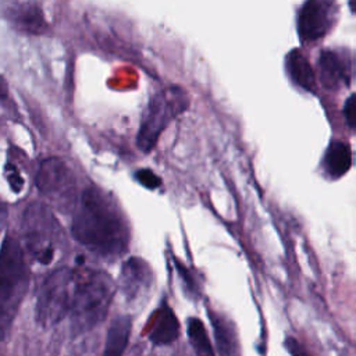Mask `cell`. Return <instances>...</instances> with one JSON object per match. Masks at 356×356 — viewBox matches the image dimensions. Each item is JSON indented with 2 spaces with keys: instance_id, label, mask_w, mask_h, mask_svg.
Segmentation results:
<instances>
[{
  "instance_id": "obj_1",
  "label": "cell",
  "mask_w": 356,
  "mask_h": 356,
  "mask_svg": "<svg viewBox=\"0 0 356 356\" xmlns=\"http://www.w3.org/2000/svg\"><path fill=\"white\" fill-rule=\"evenodd\" d=\"M71 232L93 254L114 260L128 250V222L110 193L99 186L86 188L75 207Z\"/></svg>"
},
{
  "instance_id": "obj_2",
  "label": "cell",
  "mask_w": 356,
  "mask_h": 356,
  "mask_svg": "<svg viewBox=\"0 0 356 356\" xmlns=\"http://www.w3.org/2000/svg\"><path fill=\"white\" fill-rule=\"evenodd\" d=\"M28 286L24 250L13 236H6L0 246V341L8 332Z\"/></svg>"
},
{
  "instance_id": "obj_3",
  "label": "cell",
  "mask_w": 356,
  "mask_h": 356,
  "mask_svg": "<svg viewBox=\"0 0 356 356\" xmlns=\"http://www.w3.org/2000/svg\"><path fill=\"white\" fill-rule=\"evenodd\" d=\"M115 293L113 278L104 271L85 274L74 289L71 327L74 334H83L103 321Z\"/></svg>"
},
{
  "instance_id": "obj_4",
  "label": "cell",
  "mask_w": 356,
  "mask_h": 356,
  "mask_svg": "<svg viewBox=\"0 0 356 356\" xmlns=\"http://www.w3.org/2000/svg\"><path fill=\"white\" fill-rule=\"evenodd\" d=\"M22 236L31 257L40 264H50L63 243V229L40 202L31 203L22 217Z\"/></svg>"
},
{
  "instance_id": "obj_5",
  "label": "cell",
  "mask_w": 356,
  "mask_h": 356,
  "mask_svg": "<svg viewBox=\"0 0 356 356\" xmlns=\"http://www.w3.org/2000/svg\"><path fill=\"white\" fill-rule=\"evenodd\" d=\"M189 97L179 86H170L157 92L147 103L138 129L136 145L147 153L150 152L167 125L186 110Z\"/></svg>"
},
{
  "instance_id": "obj_6",
  "label": "cell",
  "mask_w": 356,
  "mask_h": 356,
  "mask_svg": "<svg viewBox=\"0 0 356 356\" xmlns=\"http://www.w3.org/2000/svg\"><path fill=\"white\" fill-rule=\"evenodd\" d=\"M74 281V273L68 267H58L43 280L35 306L39 324L50 327L64 318L71 309Z\"/></svg>"
},
{
  "instance_id": "obj_7",
  "label": "cell",
  "mask_w": 356,
  "mask_h": 356,
  "mask_svg": "<svg viewBox=\"0 0 356 356\" xmlns=\"http://www.w3.org/2000/svg\"><path fill=\"white\" fill-rule=\"evenodd\" d=\"M36 186L58 209H74L78 202L75 197L74 172L58 157H49L40 163L36 174Z\"/></svg>"
},
{
  "instance_id": "obj_8",
  "label": "cell",
  "mask_w": 356,
  "mask_h": 356,
  "mask_svg": "<svg viewBox=\"0 0 356 356\" xmlns=\"http://www.w3.org/2000/svg\"><path fill=\"white\" fill-rule=\"evenodd\" d=\"M152 268L140 257H129L124 261L120 274V288L128 302H136L152 286Z\"/></svg>"
},
{
  "instance_id": "obj_9",
  "label": "cell",
  "mask_w": 356,
  "mask_h": 356,
  "mask_svg": "<svg viewBox=\"0 0 356 356\" xmlns=\"http://www.w3.org/2000/svg\"><path fill=\"white\" fill-rule=\"evenodd\" d=\"M328 6V3L317 0L303 4L298 19V31L303 40H316L325 35L331 24Z\"/></svg>"
},
{
  "instance_id": "obj_10",
  "label": "cell",
  "mask_w": 356,
  "mask_h": 356,
  "mask_svg": "<svg viewBox=\"0 0 356 356\" xmlns=\"http://www.w3.org/2000/svg\"><path fill=\"white\" fill-rule=\"evenodd\" d=\"M13 25L25 33L39 35L46 31L47 22L42 8L35 3H18L7 10Z\"/></svg>"
},
{
  "instance_id": "obj_11",
  "label": "cell",
  "mask_w": 356,
  "mask_h": 356,
  "mask_svg": "<svg viewBox=\"0 0 356 356\" xmlns=\"http://www.w3.org/2000/svg\"><path fill=\"white\" fill-rule=\"evenodd\" d=\"M209 317L213 325L216 345L220 356H241V346L236 335V330L229 320L224 316L209 312Z\"/></svg>"
},
{
  "instance_id": "obj_12",
  "label": "cell",
  "mask_w": 356,
  "mask_h": 356,
  "mask_svg": "<svg viewBox=\"0 0 356 356\" xmlns=\"http://www.w3.org/2000/svg\"><path fill=\"white\" fill-rule=\"evenodd\" d=\"M179 324L174 312L168 306L160 307L153 318L149 341L154 345H168L178 338Z\"/></svg>"
},
{
  "instance_id": "obj_13",
  "label": "cell",
  "mask_w": 356,
  "mask_h": 356,
  "mask_svg": "<svg viewBox=\"0 0 356 356\" xmlns=\"http://www.w3.org/2000/svg\"><path fill=\"white\" fill-rule=\"evenodd\" d=\"M131 317L120 316L114 318L108 327L106 345L102 356H122L129 341Z\"/></svg>"
},
{
  "instance_id": "obj_14",
  "label": "cell",
  "mask_w": 356,
  "mask_h": 356,
  "mask_svg": "<svg viewBox=\"0 0 356 356\" xmlns=\"http://www.w3.org/2000/svg\"><path fill=\"white\" fill-rule=\"evenodd\" d=\"M350 164H352L350 147L341 140L331 142L324 157V165L327 172L331 177L338 178L350 168Z\"/></svg>"
},
{
  "instance_id": "obj_15",
  "label": "cell",
  "mask_w": 356,
  "mask_h": 356,
  "mask_svg": "<svg viewBox=\"0 0 356 356\" xmlns=\"http://www.w3.org/2000/svg\"><path fill=\"white\" fill-rule=\"evenodd\" d=\"M321 79L325 86L335 88L341 81L346 78V68L339 56L331 50H324L318 60Z\"/></svg>"
},
{
  "instance_id": "obj_16",
  "label": "cell",
  "mask_w": 356,
  "mask_h": 356,
  "mask_svg": "<svg viewBox=\"0 0 356 356\" xmlns=\"http://www.w3.org/2000/svg\"><path fill=\"white\" fill-rule=\"evenodd\" d=\"M286 65H288V71L292 76V79L302 86L306 90H314V85H316V78H314V72L309 64V61L305 58V56L298 51L293 50L288 54L286 58Z\"/></svg>"
},
{
  "instance_id": "obj_17",
  "label": "cell",
  "mask_w": 356,
  "mask_h": 356,
  "mask_svg": "<svg viewBox=\"0 0 356 356\" xmlns=\"http://www.w3.org/2000/svg\"><path fill=\"white\" fill-rule=\"evenodd\" d=\"M186 331H188L189 342H191L196 356H214V350L210 343L206 328L199 318H196V317L189 318Z\"/></svg>"
},
{
  "instance_id": "obj_18",
  "label": "cell",
  "mask_w": 356,
  "mask_h": 356,
  "mask_svg": "<svg viewBox=\"0 0 356 356\" xmlns=\"http://www.w3.org/2000/svg\"><path fill=\"white\" fill-rule=\"evenodd\" d=\"M136 178H138V181L143 186H146L149 189H154V188L160 186V184H161L160 178L153 171H150V170H140V171H138L136 172Z\"/></svg>"
},
{
  "instance_id": "obj_19",
  "label": "cell",
  "mask_w": 356,
  "mask_h": 356,
  "mask_svg": "<svg viewBox=\"0 0 356 356\" xmlns=\"http://www.w3.org/2000/svg\"><path fill=\"white\" fill-rule=\"evenodd\" d=\"M6 175H7V179L10 182V186L13 188V191L15 192H19L24 186V179L22 177L19 175L18 170L13 165V164H7L6 167Z\"/></svg>"
},
{
  "instance_id": "obj_20",
  "label": "cell",
  "mask_w": 356,
  "mask_h": 356,
  "mask_svg": "<svg viewBox=\"0 0 356 356\" xmlns=\"http://www.w3.org/2000/svg\"><path fill=\"white\" fill-rule=\"evenodd\" d=\"M343 113H345L348 125L352 128H356V93L348 97L343 107Z\"/></svg>"
},
{
  "instance_id": "obj_21",
  "label": "cell",
  "mask_w": 356,
  "mask_h": 356,
  "mask_svg": "<svg viewBox=\"0 0 356 356\" xmlns=\"http://www.w3.org/2000/svg\"><path fill=\"white\" fill-rule=\"evenodd\" d=\"M285 348L291 356H309V353L293 338L285 339Z\"/></svg>"
},
{
  "instance_id": "obj_22",
  "label": "cell",
  "mask_w": 356,
  "mask_h": 356,
  "mask_svg": "<svg viewBox=\"0 0 356 356\" xmlns=\"http://www.w3.org/2000/svg\"><path fill=\"white\" fill-rule=\"evenodd\" d=\"M8 97V89H7V83L3 79V76L0 75V100H4Z\"/></svg>"
},
{
  "instance_id": "obj_23",
  "label": "cell",
  "mask_w": 356,
  "mask_h": 356,
  "mask_svg": "<svg viewBox=\"0 0 356 356\" xmlns=\"http://www.w3.org/2000/svg\"><path fill=\"white\" fill-rule=\"evenodd\" d=\"M6 217H7V210H6V206H4V203L0 200V231H1L3 225H4Z\"/></svg>"
},
{
  "instance_id": "obj_24",
  "label": "cell",
  "mask_w": 356,
  "mask_h": 356,
  "mask_svg": "<svg viewBox=\"0 0 356 356\" xmlns=\"http://www.w3.org/2000/svg\"><path fill=\"white\" fill-rule=\"evenodd\" d=\"M350 7H352V10L356 13V1H350Z\"/></svg>"
}]
</instances>
